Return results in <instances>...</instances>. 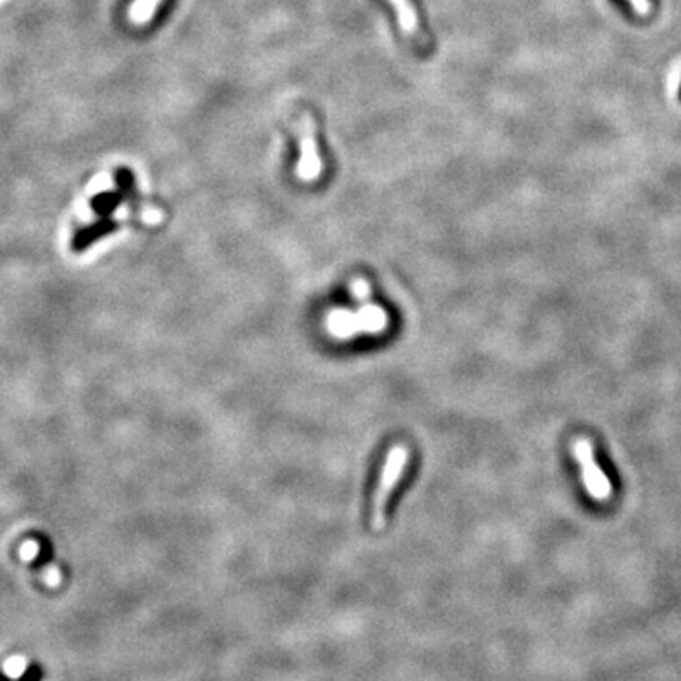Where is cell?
<instances>
[{"label":"cell","mask_w":681,"mask_h":681,"mask_svg":"<svg viewBox=\"0 0 681 681\" xmlns=\"http://www.w3.org/2000/svg\"><path fill=\"white\" fill-rule=\"evenodd\" d=\"M389 327V314L379 305H363L358 310H334L327 312L326 329L337 339H353L363 334H382Z\"/></svg>","instance_id":"6da1fadb"},{"label":"cell","mask_w":681,"mask_h":681,"mask_svg":"<svg viewBox=\"0 0 681 681\" xmlns=\"http://www.w3.org/2000/svg\"><path fill=\"white\" fill-rule=\"evenodd\" d=\"M409 462V449L406 445H394L389 452L387 460L382 466V474L373 494V510H371V525L375 530H380L387 520V505L397 486L401 476H404L406 466Z\"/></svg>","instance_id":"7a4b0ae2"},{"label":"cell","mask_w":681,"mask_h":681,"mask_svg":"<svg viewBox=\"0 0 681 681\" xmlns=\"http://www.w3.org/2000/svg\"><path fill=\"white\" fill-rule=\"evenodd\" d=\"M322 174V160L314 138V129L310 121H305L301 135H300V163H298V177L305 182L317 180Z\"/></svg>","instance_id":"3957f363"},{"label":"cell","mask_w":681,"mask_h":681,"mask_svg":"<svg viewBox=\"0 0 681 681\" xmlns=\"http://www.w3.org/2000/svg\"><path fill=\"white\" fill-rule=\"evenodd\" d=\"M573 452L578 454V458L583 466V477H585V483L589 486V491L595 494L597 498H604L607 493H609V483L607 479L600 474V469L595 462V458H592V449L587 441H578L573 447Z\"/></svg>","instance_id":"277c9868"},{"label":"cell","mask_w":681,"mask_h":681,"mask_svg":"<svg viewBox=\"0 0 681 681\" xmlns=\"http://www.w3.org/2000/svg\"><path fill=\"white\" fill-rule=\"evenodd\" d=\"M390 4L396 8L397 22H399L401 29H404V32L407 34V37L416 46H421L423 49L428 48V42L424 39V32L421 29V25H418L416 12H415V8H413V4L409 3V0H390Z\"/></svg>","instance_id":"5b68a950"},{"label":"cell","mask_w":681,"mask_h":681,"mask_svg":"<svg viewBox=\"0 0 681 681\" xmlns=\"http://www.w3.org/2000/svg\"><path fill=\"white\" fill-rule=\"evenodd\" d=\"M160 3L162 0H138V3L131 6V20L135 23H146L150 17H153V12L160 6Z\"/></svg>","instance_id":"8992f818"},{"label":"cell","mask_w":681,"mask_h":681,"mask_svg":"<svg viewBox=\"0 0 681 681\" xmlns=\"http://www.w3.org/2000/svg\"><path fill=\"white\" fill-rule=\"evenodd\" d=\"M351 292H353V295H354V298L358 301H363V300L370 298V286H368V283L362 281V278H356V281L351 286Z\"/></svg>","instance_id":"52a82bcc"},{"label":"cell","mask_w":681,"mask_h":681,"mask_svg":"<svg viewBox=\"0 0 681 681\" xmlns=\"http://www.w3.org/2000/svg\"><path fill=\"white\" fill-rule=\"evenodd\" d=\"M679 100H681V83H679Z\"/></svg>","instance_id":"ba28073f"}]
</instances>
